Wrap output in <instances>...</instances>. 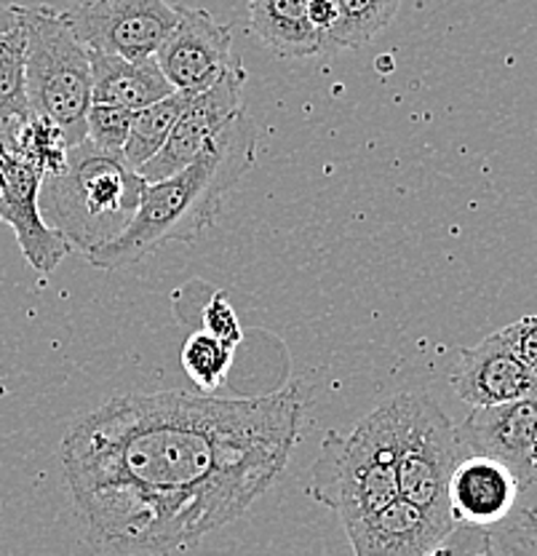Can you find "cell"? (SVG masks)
<instances>
[{
    "mask_svg": "<svg viewBox=\"0 0 537 556\" xmlns=\"http://www.w3.org/2000/svg\"><path fill=\"white\" fill-rule=\"evenodd\" d=\"M179 362H182L184 375L201 388V393H209L228 378L230 364H233V348L219 343L206 332H193L184 340Z\"/></svg>",
    "mask_w": 537,
    "mask_h": 556,
    "instance_id": "20",
    "label": "cell"
},
{
    "mask_svg": "<svg viewBox=\"0 0 537 556\" xmlns=\"http://www.w3.org/2000/svg\"><path fill=\"white\" fill-rule=\"evenodd\" d=\"M259 129L250 113H239L190 166L161 182L144 185L129 228L86 254L94 268L120 270L142 263L169 243L195 241L217 219L219 206L254 166Z\"/></svg>",
    "mask_w": 537,
    "mask_h": 556,
    "instance_id": "2",
    "label": "cell"
},
{
    "mask_svg": "<svg viewBox=\"0 0 537 556\" xmlns=\"http://www.w3.org/2000/svg\"><path fill=\"white\" fill-rule=\"evenodd\" d=\"M193 94H184V91H175L166 100L150 104V108L135 113V121H131L129 142L124 148V161L135 172H140L148 161H153L155 155L161 153V148L169 139L171 129H175L177 118L182 115L184 104L190 102Z\"/></svg>",
    "mask_w": 537,
    "mask_h": 556,
    "instance_id": "18",
    "label": "cell"
},
{
    "mask_svg": "<svg viewBox=\"0 0 537 556\" xmlns=\"http://www.w3.org/2000/svg\"><path fill=\"white\" fill-rule=\"evenodd\" d=\"M144 185L124 155L84 139L67 153V169L43 179L40 214L73 249L89 254L129 228Z\"/></svg>",
    "mask_w": 537,
    "mask_h": 556,
    "instance_id": "3",
    "label": "cell"
},
{
    "mask_svg": "<svg viewBox=\"0 0 537 556\" xmlns=\"http://www.w3.org/2000/svg\"><path fill=\"white\" fill-rule=\"evenodd\" d=\"M401 439V399L380 404L350 433L329 431L310 468L308 495L337 514L343 525L398 501L396 460Z\"/></svg>",
    "mask_w": 537,
    "mask_h": 556,
    "instance_id": "4",
    "label": "cell"
},
{
    "mask_svg": "<svg viewBox=\"0 0 537 556\" xmlns=\"http://www.w3.org/2000/svg\"><path fill=\"white\" fill-rule=\"evenodd\" d=\"M177 14L175 30L155 51V65L175 91L204 94L241 65L233 51V33L204 9L179 5Z\"/></svg>",
    "mask_w": 537,
    "mask_h": 556,
    "instance_id": "8",
    "label": "cell"
},
{
    "mask_svg": "<svg viewBox=\"0 0 537 556\" xmlns=\"http://www.w3.org/2000/svg\"><path fill=\"white\" fill-rule=\"evenodd\" d=\"M25 27V91L30 113L60 126L67 144L86 139L91 108L89 49L75 38L62 11L20 5Z\"/></svg>",
    "mask_w": 537,
    "mask_h": 556,
    "instance_id": "5",
    "label": "cell"
},
{
    "mask_svg": "<svg viewBox=\"0 0 537 556\" xmlns=\"http://www.w3.org/2000/svg\"><path fill=\"white\" fill-rule=\"evenodd\" d=\"M537 426V391L516 402L471 409L458 426L468 455L493 457L502 463L519 484H529L533 471V437Z\"/></svg>",
    "mask_w": 537,
    "mask_h": 556,
    "instance_id": "11",
    "label": "cell"
},
{
    "mask_svg": "<svg viewBox=\"0 0 537 556\" xmlns=\"http://www.w3.org/2000/svg\"><path fill=\"white\" fill-rule=\"evenodd\" d=\"M250 30L289 60H305L327 51L323 35L308 16V0H250Z\"/></svg>",
    "mask_w": 537,
    "mask_h": 556,
    "instance_id": "16",
    "label": "cell"
},
{
    "mask_svg": "<svg viewBox=\"0 0 537 556\" xmlns=\"http://www.w3.org/2000/svg\"><path fill=\"white\" fill-rule=\"evenodd\" d=\"M482 552H487V530L471 525H458L425 556H476Z\"/></svg>",
    "mask_w": 537,
    "mask_h": 556,
    "instance_id": "24",
    "label": "cell"
},
{
    "mask_svg": "<svg viewBox=\"0 0 537 556\" xmlns=\"http://www.w3.org/2000/svg\"><path fill=\"white\" fill-rule=\"evenodd\" d=\"M43 179L46 174L20 153L0 159V223L14 230L27 263L46 276L62 265L73 247L40 214Z\"/></svg>",
    "mask_w": 537,
    "mask_h": 556,
    "instance_id": "10",
    "label": "cell"
},
{
    "mask_svg": "<svg viewBox=\"0 0 537 556\" xmlns=\"http://www.w3.org/2000/svg\"><path fill=\"white\" fill-rule=\"evenodd\" d=\"M16 153L25 161H30L33 166H38L46 177H54V174H62L67 169L71 144H67L60 126L33 115L27 124H22L20 135H16Z\"/></svg>",
    "mask_w": 537,
    "mask_h": 556,
    "instance_id": "21",
    "label": "cell"
},
{
    "mask_svg": "<svg viewBox=\"0 0 537 556\" xmlns=\"http://www.w3.org/2000/svg\"><path fill=\"white\" fill-rule=\"evenodd\" d=\"M244 86L246 70L244 65H239L235 70H230L217 86H212L209 91L190 97V102L184 104L182 115L177 118L175 129H171L161 153L137 172L144 182H161V179L175 177L184 166L193 164L215 142L219 131L235 115L244 113Z\"/></svg>",
    "mask_w": 537,
    "mask_h": 556,
    "instance_id": "9",
    "label": "cell"
},
{
    "mask_svg": "<svg viewBox=\"0 0 537 556\" xmlns=\"http://www.w3.org/2000/svg\"><path fill=\"white\" fill-rule=\"evenodd\" d=\"M305 404L294 382L252 399L124 393L78 417L60 463L84 541L94 552L175 556L241 519L286 468Z\"/></svg>",
    "mask_w": 537,
    "mask_h": 556,
    "instance_id": "1",
    "label": "cell"
},
{
    "mask_svg": "<svg viewBox=\"0 0 537 556\" xmlns=\"http://www.w3.org/2000/svg\"><path fill=\"white\" fill-rule=\"evenodd\" d=\"M201 318H204L201 332L212 334V338H217L219 343L230 345L233 351L239 348L241 340H244V329H241L239 316H235L233 305H230L228 294L225 292H215L209 300H206L204 316Z\"/></svg>",
    "mask_w": 537,
    "mask_h": 556,
    "instance_id": "23",
    "label": "cell"
},
{
    "mask_svg": "<svg viewBox=\"0 0 537 556\" xmlns=\"http://www.w3.org/2000/svg\"><path fill=\"white\" fill-rule=\"evenodd\" d=\"M25 91V27L20 5H0V121H30Z\"/></svg>",
    "mask_w": 537,
    "mask_h": 556,
    "instance_id": "17",
    "label": "cell"
},
{
    "mask_svg": "<svg viewBox=\"0 0 537 556\" xmlns=\"http://www.w3.org/2000/svg\"><path fill=\"white\" fill-rule=\"evenodd\" d=\"M533 471L537 477V426H535V437H533Z\"/></svg>",
    "mask_w": 537,
    "mask_h": 556,
    "instance_id": "27",
    "label": "cell"
},
{
    "mask_svg": "<svg viewBox=\"0 0 537 556\" xmlns=\"http://www.w3.org/2000/svg\"><path fill=\"white\" fill-rule=\"evenodd\" d=\"M500 332L506 334V340L511 343L513 351H516V356L527 364V369L537 380V316L519 318V321L500 329Z\"/></svg>",
    "mask_w": 537,
    "mask_h": 556,
    "instance_id": "25",
    "label": "cell"
},
{
    "mask_svg": "<svg viewBox=\"0 0 537 556\" xmlns=\"http://www.w3.org/2000/svg\"><path fill=\"white\" fill-rule=\"evenodd\" d=\"M308 16L321 35H327L337 22V3L334 0H308Z\"/></svg>",
    "mask_w": 537,
    "mask_h": 556,
    "instance_id": "26",
    "label": "cell"
},
{
    "mask_svg": "<svg viewBox=\"0 0 537 556\" xmlns=\"http://www.w3.org/2000/svg\"><path fill=\"white\" fill-rule=\"evenodd\" d=\"M91 62V104H110L131 113L175 94V86L166 80L153 60L131 62L124 56L89 51Z\"/></svg>",
    "mask_w": 537,
    "mask_h": 556,
    "instance_id": "15",
    "label": "cell"
},
{
    "mask_svg": "<svg viewBox=\"0 0 537 556\" xmlns=\"http://www.w3.org/2000/svg\"><path fill=\"white\" fill-rule=\"evenodd\" d=\"M337 22L323 35L327 51L363 49L394 22L401 0H334Z\"/></svg>",
    "mask_w": 537,
    "mask_h": 556,
    "instance_id": "19",
    "label": "cell"
},
{
    "mask_svg": "<svg viewBox=\"0 0 537 556\" xmlns=\"http://www.w3.org/2000/svg\"><path fill=\"white\" fill-rule=\"evenodd\" d=\"M131 121L135 113L124 108H110V104H91L86 115V142L105 153L124 155L126 142H129Z\"/></svg>",
    "mask_w": 537,
    "mask_h": 556,
    "instance_id": "22",
    "label": "cell"
},
{
    "mask_svg": "<svg viewBox=\"0 0 537 556\" xmlns=\"http://www.w3.org/2000/svg\"><path fill=\"white\" fill-rule=\"evenodd\" d=\"M476 556H495V554L489 552V546H487V552H482V554H476Z\"/></svg>",
    "mask_w": 537,
    "mask_h": 556,
    "instance_id": "28",
    "label": "cell"
},
{
    "mask_svg": "<svg viewBox=\"0 0 537 556\" xmlns=\"http://www.w3.org/2000/svg\"><path fill=\"white\" fill-rule=\"evenodd\" d=\"M522 484L493 457L465 455L449 479V511L458 525L495 527L513 511Z\"/></svg>",
    "mask_w": 537,
    "mask_h": 556,
    "instance_id": "14",
    "label": "cell"
},
{
    "mask_svg": "<svg viewBox=\"0 0 537 556\" xmlns=\"http://www.w3.org/2000/svg\"><path fill=\"white\" fill-rule=\"evenodd\" d=\"M449 382L460 402L471 409L516 402L537 391L535 375L502 332L489 334L473 348H463L449 372Z\"/></svg>",
    "mask_w": 537,
    "mask_h": 556,
    "instance_id": "12",
    "label": "cell"
},
{
    "mask_svg": "<svg viewBox=\"0 0 537 556\" xmlns=\"http://www.w3.org/2000/svg\"><path fill=\"white\" fill-rule=\"evenodd\" d=\"M398 399H401V439H398L396 460L398 497L433 517L452 519L449 479L468 455L458 437V426L425 393H398Z\"/></svg>",
    "mask_w": 537,
    "mask_h": 556,
    "instance_id": "6",
    "label": "cell"
},
{
    "mask_svg": "<svg viewBox=\"0 0 537 556\" xmlns=\"http://www.w3.org/2000/svg\"><path fill=\"white\" fill-rule=\"evenodd\" d=\"M62 14L86 49L131 62L153 60L179 20L166 0H86Z\"/></svg>",
    "mask_w": 537,
    "mask_h": 556,
    "instance_id": "7",
    "label": "cell"
},
{
    "mask_svg": "<svg viewBox=\"0 0 537 556\" xmlns=\"http://www.w3.org/2000/svg\"><path fill=\"white\" fill-rule=\"evenodd\" d=\"M455 527L452 519L433 517L398 497L369 517L348 521L345 532L356 556H425Z\"/></svg>",
    "mask_w": 537,
    "mask_h": 556,
    "instance_id": "13",
    "label": "cell"
}]
</instances>
